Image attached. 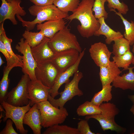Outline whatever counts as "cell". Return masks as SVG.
<instances>
[{
    "instance_id": "cell-7",
    "label": "cell",
    "mask_w": 134,
    "mask_h": 134,
    "mask_svg": "<svg viewBox=\"0 0 134 134\" xmlns=\"http://www.w3.org/2000/svg\"><path fill=\"white\" fill-rule=\"evenodd\" d=\"M0 104L5 112L3 121L5 122L8 119H10L20 134H27L28 131L25 130L24 127L23 120L25 114L31 108L30 103L27 105L22 106H14L5 101Z\"/></svg>"
},
{
    "instance_id": "cell-24",
    "label": "cell",
    "mask_w": 134,
    "mask_h": 134,
    "mask_svg": "<svg viewBox=\"0 0 134 134\" xmlns=\"http://www.w3.org/2000/svg\"><path fill=\"white\" fill-rule=\"evenodd\" d=\"M110 11L114 12L115 14L120 17L125 27V30L124 36L129 41L130 45H133L134 44V26L133 21H132L131 22H129L123 17L122 14L117 12L115 9H111Z\"/></svg>"
},
{
    "instance_id": "cell-21",
    "label": "cell",
    "mask_w": 134,
    "mask_h": 134,
    "mask_svg": "<svg viewBox=\"0 0 134 134\" xmlns=\"http://www.w3.org/2000/svg\"><path fill=\"white\" fill-rule=\"evenodd\" d=\"M98 20L100 26L94 35L99 36L103 35L105 36L106 37L105 41L106 44H110L113 41L124 37L123 35L121 32L115 31L108 26L105 22L104 17H101Z\"/></svg>"
},
{
    "instance_id": "cell-9",
    "label": "cell",
    "mask_w": 134,
    "mask_h": 134,
    "mask_svg": "<svg viewBox=\"0 0 134 134\" xmlns=\"http://www.w3.org/2000/svg\"><path fill=\"white\" fill-rule=\"evenodd\" d=\"M18 52L23 54L22 61L23 65L22 71L29 76L31 80H36L35 70L37 64L33 56L30 46L24 40L23 37L15 47Z\"/></svg>"
},
{
    "instance_id": "cell-25",
    "label": "cell",
    "mask_w": 134,
    "mask_h": 134,
    "mask_svg": "<svg viewBox=\"0 0 134 134\" xmlns=\"http://www.w3.org/2000/svg\"><path fill=\"white\" fill-rule=\"evenodd\" d=\"M43 134H80L77 129L66 125H54L47 128Z\"/></svg>"
},
{
    "instance_id": "cell-13",
    "label": "cell",
    "mask_w": 134,
    "mask_h": 134,
    "mask_svg": "<svg viewBox=\"0 0 134 134\" xmlns=\"http://www.w3.org/2000/svg\"><path fill=\"white\" fill-rule=\"evenodd\" d=\"M50 89L39 80H31L27 88L28 97L31 106L48 100Z\"/></svg>"
},
{
    "instance_id": "cell-1",
    "label": "cell",
    "mask_w": 134,
    "mask_h": 134,
    "mask_svg": "<svg viewBox=\"0 0 134 134\" xmlns=\"http://www.w3.org/2000/svg\"><path fill=\"white\" fill-rule=\"evenodd\" d=\"M94 0H82L77 7L66 19L71 21L74 19L79 21L80 25L77 29L83 37L88 38L94 35L99 29L100 24L93 14L92 8Z\"/></svg>"
},
{
    "instance_id": "cell-14",
    "label": "cell",
    "mask_w": 134,
    "mask_h": 134,
    "mask_svg": "<svg viewBox=\"0 0 134 134\" xmlns=\"http://www.w3.org/2000/svg\"><path fill=\"white\" fill-rule=\"evenodd\" d=\"M89 52L91 58L99 67L107 65L111 61L110 59L112 52L103 43L99 42L92 44Z\"/></svg>"
},
{
    "instance_id": "cell-29",
    "label": "cell",
    "mask_w": 134,
    "mask_h": 134,
    "mask_svg": "<svg viewBox=\"0 0 134 134\" xmlns=\"http://www.w3.org/2000/svg\"><path fill=\"white\" fill-rule=\"evenodd\" d=\"M114 41L112 52L114 56H120L130 51V43L124 37L118 38Z\"/></svg>"
},
{
    "instance_id": "cell-4",
    "label": "cell",
    "mask_w": 134,
    "mask_h": 134,
    "mask_svg": "<svg viewBox=\"0 0 134 134\" xmlns=\"http://www.w3.org/2000/svg\"><path fill=\"white\" fill-rule=\"evenodd\" d=\"M36 104L41 113V126L44 128L63 123L68 115L66 108L55 107L48 100Z\"/></svg>"
},
{
    "instance_id": "cell-3",
    "label": "cell",
    "mask_w": 134,
    "mask_h": 134,
    "mask_svg": "<svg viewBox=\"0 0 134 134\" xmlns=\"http://www.w3.org/2000/svg\"><path fill=\"white\" fill-rule=\"evenodd\" d=\"M99 106L101 110L100 113L86 116L85 119L97 120L103 131L110 130L119 134L125 133L126 129L118 124L115 120V116L120 112L116 106L113 103L106 102L102 103Z\"/></svg>"
},
{
    "instance_id": "cell-15",
    "label": "cell",
    "mask_w": 134,
    "mask_h": 134,
    "mask_svg": "<svg viewBox=\"0 0 134 134\" xmlns=\"http://www.w3.org/2000/svg\"><path fill=\"white\" fill-rule=\"evenodd\" d=\"M85 48L80 53L79 57L77 62L73 65L64 71L60 73L55 84L50 91V94L53 98L59 94L58 90L61 85L69 81V78L78 70L79 66L81 60L85 54Z\"/></svg>"
},
{
    "instance_id": "cell-8",
    "label": "cell",
    "mask_w": 134,
    "mask_h": 134,
    "mask_svg": "<svg viewBox=\"0 0 134 134\" xmlns=\"http://www.w3.org/2000/svg\"><path fill=\"white\" fill-rule=\"evenodd\" d=\"M31 79L29 76L24 73L17 85L8 92L6 101L16 106H22L28 104L29 100L27 88Z\"/></svg>"
},
{
    "instance_id": "cell-26",
    "label": "cell",
    "mask_w": 134,
    "mask_h": 134,
    "mask_svg": "<svg viewBox=\"0 0 134 134\" xmlns=\"http://www.w3.org/2000/svg\"><path fill=\"white\" fill-rule=\"evenodd\" d=\"M101 110L99 106L93 104L91 101H86L80 105L76 110L79 116H84L100 113Z\"/></svg>"
},
{
    "instance_id": "cell-20",
    "label": "cell",
    "mask_w": 134,
    "mask_h": 134,
    "mask_svg": "<svg viewBox=\"0 0 134 134\" xmlns=\"http://www.w3.org/2000/svg\"><path fill=\"white\" fill-rule=\"evenodd\" d=\"M134 66L129 67V72L121 76H118L112 82V86L123 90L130 89L134 91Z\"/></svg>"
},
{
    "instance_id": "cell-34",
    "label": "cell",
    "mask_w": 134,
    "mask_h": 134,
    "mask_svg": "<svg viewBox=\"0 0 134 134\" xmlns=\"http://www.w3.org/2000/svg\"><path fill=\"white\" fill-rule=\"evenodd\" d=\"M108 2L107 6L110 9H117L118 12L122 14H126L129 10L128 5L123 2L119 0H106Z\"/></svg>"
},
{
    "instance_id": "cell-44",
    "label": "cell",
    "mask_w": 134,
    "mask_h": 134,
    "mask_svg": "<svg viewBox=\"0 0 134 134\" xmlns=\"http://www.w3.org/2000/svg\"><path fill=\"white\" fill-rule=\"evenodd\" d=\"M132 134H134V132L133 133H132Z\"/></svg>"
},
{
    "instance_id": "cell-16",
    "label": "cell",
    "mask_w": 134,
    "mask_h": 134,
    "mask_svg": "<svg viewBox=\"0 0 134 134\" xmlns=\"http://www.w3.org/2000/svg\"><path fill=\"white\" fill-rule=\"evenodd\" d=\"M49 40L45 37L39 44L31 48L33 56L37 64L51 61L54 56L55 53L48 45Z\"/></svg>"
},
{
    "instance_id": "cell-17",
    "label": "cell",
    "mask_w": 134,
    "mask_h": 134,
    "mask_svg": "<svg viewBox=\"0 0 134 134\" xmlns=\"http://www.w3.org/2000/svg\"><path fill=\"white\" fill-rule=\"evenodd\" d=\"M23 124L29 126L34 134H41L42 128L41 113L36 103L34 104L25 114Z\"/></svg>"
},
{
    "instance_id": "cell-19",
    "label": "cell",
    "mask_w": 134,
    "mask_h": 134,
    "mask_svg": "<svg viewBox=\"0 0 134 134\" xmlns=\"http://www.w3.org/2000/svg\"><path fill=\"white\" fill-rule=\"evenodd\" d=\"M66 24L64 19H61L48 21L36 26L37 30L41 31L45 37L51 39L66 26Z\"/></svg>"
},
{
    "instance_id": "cell-36",
    "label": "cell",
    "mask_w": 134,
    "mask_h": 134,
    "mask_svg": "<svg viewBox=\"0 0 134 134\" xmlns=\"http://www.w3.org/2000/svg\"><path fill=\"white\" fill-rule=\"evenodd\" d=\"M13 123L11 119H8L5 127L0 131V134H18L13 127Z\"/></svg>"
},
{
    "instance_id": "cell-37",
    "label": "cell",
    "mask_w": 134,
    "mask_h": 134,
    "mask_svg": "<svg viewBox=\"0 0 134 134\" xmlns=\"http://www.w3.org/2000/svg\"><path fill=\"white\" fill-rule=\"evenodd\" d=\"M34 5L43 6L53 4L54 0H29Z\"/></svg>"
},
{
    "instance_id": "cell-10",
    "label": "cell",
    "mask_w": 134,
    "mask_h": 134,
    "mask_svg": "<svg viewBox=\"0 0 134 134\" xmlns=\"http://www.w3.org/2000/svg\"><path fill=\"white\" fill-rule=\"evenodd\" d=\"M60 73L51 61L37 64L35 70L36 79L51 89L54 86Z\"/></svg>"
},
{
    "instance_id": "cell-42",
    "label": "cell",
    "mask_w": 134,
    "mask_h": 134,
    "mask_svg": "<svg viewBox=\"0 0 134 134\" xmlns=\"http://www.w3.org/2000/svg\"><path fill=\"white\" fill-rule=\"evenodd\" d=\"M14 0H6L8 2H10L12 1H13Z\"/></svg>"
},
{
    "instance_id": "cell-43",
    "label": "cell",
    "mask_w": 134,
    "mask_h": 134,
    "mask_svg": "<svg viewBox=\"0 0 134 134\" xmlns=\"http://www.w3.org/2000/svg\"><path fill=\"white\" fill-rule=\"evenodd\" d=\"M133 23L134 25V21H133Z\"/></svg>"
},
{
    "instance_id": "cell-35",
    "label": "cell",
    "mask_w": 134,
    "mask_h": 134,
    "mask_svg": "<svg viewBox=\"0 0 134 134\" xmlns=\"http://www.w3.org/2000/svg\"><path fill=\"white\" fill-rule=\"evenodd\" d=\"M77 129L80 134H95L90 129L87 120H80L77 124Z\"/></svg>"
},
{
    "instance_id": "cell-6",
    "label": "cell",
    "mask_w": 134,
    "mask_h": 134,
    "mask_svg": "<svg viewBox=\"0 0 134 134\" xmlns=\"http://www.w3.org/2000/svg\"><path fill=\"white\" fill-rule=\"evenodd\" d=\"M83 77V73L78 70L74 74L72 79L65 83L63 91L59 93V94L60 95V98L58 99H55L50 94L48 100L54 106L60 108L64 107L66 102L71 100L74 96H83V93L79 89L78 84Z\"/></svg>"
},
{
    "instance_id": "cell-39",
    "label": "cell",
    "mask_w": 134,
    "mask_h": 134,
    "mask_svg": "<svg viewBox=\"0 0 134 134\" xmlns=\"http://www.w3.org/2000/svg\"><path fill=\"white\" fill-rule=\"evenodd\" d=\"M130 111L134 115V104H133L130 109Z\"/></svg>"
},
{
    "instance_id": "cell-40",
    "label": "cell",
    "mask_w": 134,
    "mask_h": 134,
    "mask_svg": "<svg viewBox=\"0 0 134 134\" xmlns=\"http://www.w3.org/2000/svg\"><path fill=\"white\" fill-rule=\"evenodd\" d=\"M133 47L132 49V51L134 54L133 55V59L132 64L134 65V44L133 45Z\"/></svg>"
},
{
    "instance_id": "cell-31",
    "label": "cell",
    "mask_w": 134,
    "mask_h": 134,
    "mask_svg": "<svg viewBox=\"0 0 134 134\" xmlns=\"http://www.w3.org/2000/svg\"><path fill=\"white\" fill-rule=\"evenodd\" d=\"M80 2V0H54L53 4L61 11L68 13L75 10Z\"/></svg>"
},
{
    "instance_id": "cell-28",
    "label": "cell",
    "mask_w": 134,
    "mask_h": 134,
    "mask_svg": "<svg viewBox=\"0 0 134 134\" xmlns=\"http://www.w3.org/2000/svg\"><path fill=\"white\" fill-rule=\"evenodd\" d=\"M25 41L30 46L33 48L39 44L45 36L42 32H30L26 30L22 34Z\"/></svg>"
},
{
    "instance_id": "cell-23",
    "label": "cell",
    "mask_w": 134,
    "mask_h": 134,
    "mask_svg": "<svg viewBox=\"0 0 134 134\" xmlns=\"http://www.w3.org/2000/svg\"><path fill=\"white\" fill-rule=\"evenodd\" d=\"M3 23H0V40L4 43L6 50L11 57L18 62L23 64L22 56L15 54L12 49L11 44L12 40L7 36L3 27Z\"/></svg>"
},
{
    "instance_id": "cell-5",
    "label": "cell",
    "mask_w": 134,
    "mask_h": 134,
    "mask_svg": "<svg viewBox=\"0 0 134 134\" xmlns=\"http://www.w3.org/2000/svg\"><path fill=\"white\" fill-rule=\"evenodd\" d=\"M48 45L55 53L70 49H76L80 52L82 51L76 36L71 32L67 26L50 39Z\"/></svg>"
},
{
    "instance_id": "cell-41",
    "label": "cell",
    "mask_w": 134,
    "mask_h": 134,
    "mask_svg": "<svg viewBox=\"0 0 134 134\" xmlns=\"http://www.w3.org/2000/svg\"><path fill=\"white\" fill-rule=\"evenodd\" d=\"M5 62L2 60L1 56H0V66H1Z\"/></svg>"
},
{
    "instance_id": "cell-30",
    "label": "cell",
    "mask_w": 134,
    "mask_h": 134,
    "mask_svg": "<svg viewBox=\"0 0 134 134\" xmlns=\"http://www.w3.org/2000/svg\"><path fill=\"white\" fill-rule=\"evenodd\" d=\"M133 57L132 53L130 51H129L122 55L114 56L112 58L113 61L118 67L123 68V70H127L132 63Z\"/></svg>"
},
{
    "instance_id": "cell-12",
    "label": "cell",
    "mask_w": 134,
    "mask_h": 134,
    "mask_svg": "<svg viewBox=\"0 0 134 134\" xmlns=\"http://www.w3.org/2000/svg\"><path fill=\"white\" fill-rule=\"evenodd\" d=\"M80 53L74 49L63 50L55 53L54 56L51 61L60 73L77 62Z\"/></svg>"
},
{
    "instance_id": "cell-11",
    "label": "cell",
    "mask_w": 134,
    "mask_h": 134,
    "mask_svg": "<svg viewBox=\"0 0 134 134\" xmlns=\"http://www.w3.org/2000/svg\"><path fill=\"white\" fill-rule=\"evenodd\" d=\"M1 3L0 7V23L4 22L6 19L9 20L14 25L18 24L15 15L24 16L26 14L24 8L20 4L21 0H14L10 2L6 0H1Z\"/></svg>"
},
{
    "instance_id": "cell-27",
    "label": "cell",
    "mask_w": 134,
    "mask_h": 134,
    "mask_svg": "<svg viewBox=\"0 0 134 134\" xmlns=\"http://www.w3.org/2000/svg\"><path fill=\"white\" fill-rule=\"evenodd\" d=\"M12 69L5 67L3 69V76L0 81V103L3 101H6L10 83L9 74Z\"/></svg>"
},
{
    "instance_id": "cell-38",
    "label": "cell",
    "mask_w": 134,
    "mask_h": 134,
    "mask_svg": "<svg viewBox=\"0 0 134 134\" xmlns=\"http://www.w3.org/2000/svg\"><path fill=\"white\" fill-rule=\"evenodd\" d=\"M128 97L133 103V104H134V95H129L128 96Z\"/></svg>"
},
{
    "instance_id": "cell-33",
    "label": "cell",
    "mask_w": 134,
    "mask_h": 134,
    "mask_svg": "<svg viewBox=\"0 0 134 134\" xmlns=\"http://www.w3.org/2000/svg\"><path fill=\"white\" fill-rule=\"evenodd\" d=\"M0 51L5 57L7 61L6 67L13 68L16 67H23V64L20 63L15 60L10 55L6 49L4 43L0 40Z\"/></svg>"
},
{
    "instance_id": "cell-32",
    "label": "cell",
    "mask_w": 134,
    "mask_h": 134,
    "mask_svg": "<svg viewBox=\"0 0 134 134\" xmlns=\"http://www.w3.org/2000/svg\"><path fill=\"white\" fill-rule=\"evenodd\" d=\"M106 0H95L92 8L94 12V15L98 19L103 17L106 19L108 17V13L105 10L104 4Z\"/></svg>"
},
{
    "instance_id": "cell-18",
    "label": "cell",
    "mask_w": 134,
    "mask_h": 134,
    "mask_svg": "<svg viewBox=\"0 0 134 134\" xmlns=\"http://www.w3.org/2000/svg\"><path fill=\"white\" fill-rule=\"evenodd\" d=\"M100 68L99 75L102 87L111 84L122 72L113 61H111L107 65Z\"/></svg>"
},
{
    "instance_id": "cell-22",
    "label": "cell",
    "mask_w": 134,
    "mask_h": 134,
    "mask_svg": "<svg viewBox=\"0 0 134 134\" xmlns=\"http://www.w3.org/2000/svg\"><path fill=\"white\" fill-rule=\"evenodd\" d=\"M110 84L102 87L101 91L95 94L91 101L95 105L99 106L103 102H108L110 101L112 98L111 93L112 86Z\"/></svg>"
},
{
    "instance_id": "cell-2",
    "label": "cell",
    "mask_w": 134,
    "mask_h": 134,
    "mask_svg": "<svg viewBox=\"0 0 134 134\" xmlns=\"http://www.w3.org/2000/svg\"><path fill=\"white\" fill-rule=\"evenodd\" d=\"M28 10L31 15L36 16L32 21L24 20L19 15L16 16L22 26L29 31L34 29L37 24L45 21L66 19L69 15L68 13L61 11L53 4L43 6L34 5L30 7Z\"/></svg>"
}]
</instances>
